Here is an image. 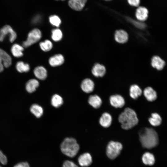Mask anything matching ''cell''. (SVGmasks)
<instances>
[{"label":"cell","mask_w":167,"mask_h":167,"mask_svg":"<svg viewBox=\"0 0 167 167\" xmlns=\"http://www.w3.org/2000/svg\"><path fill=\"white\" fill-rule=\"evenodd\" d=\"M87 0H69L68 4L72 9L80 11L84 7Z\"/></svg>","instance_id":"obj_11"},{"label":"cell","mask_w":167,"mask_h":167,"mask_svg":"<svg viewBox=\"0 0 167 167\" xmlns=\"http://www.w3.org/2000/svg\"><path fill=\"white\" fill-rule=\"evenodd\" d=\"M143 94L147 100L149 101H155L157 97L156 92L151 87L146 88L144 90Z\"/></svg>","instance_id":"obj_18"},{"label":"cell","mask_w":167,"mask_h":167,"mask_svg":"<svg viewBox=\"0 0 167 167\" xmlns=\"http://www.w3.org/2000/svg\"><path fill=\"white\" fill-rule=\"evenodd\" d=\"M50 23L53 26L58 27L61 24V21L59 17L55 15L49 16V18Z\"/></svg>","instance_id":"obj_31"},{"label":"cell","mask_w":167,"mask_h":167,"mask_svg":"<svg viewBox=\"0 0 167 167\" xmlns=\"http://www.w3.org/2000/svg\"><path fill=\"white\" fill-rule=\"evenodd\" d=\"M128 3L131 6H139L140 0H127Z\"/></svg>","instance_id":"obj_35"},{"label":"cell","mask_w":167,"mask_h":167,"mask_svg":"<svg viewBox=\"0 0 167 167\" xmlns=\"http://www.w3.org/2000/svg\"><path fill=\"white\" fill-rule=\"evenodd\" d=\"M60 148L63 154L69 157H73L78 152L79 146L75 139L67 137L62 142Z\"/></svg>","instance_id":"obj_3"},{"label":"cell","mask_w":167,"mask_h":167,"mask_svg":"<svg viewBox=\"0 0 167 167\" xmlns=\"http://www.w3.org/2000/svg\"><path fill=\"white\" fill-rule=\"evenodd\" d=\"M11 63V57L6 51L0 48V72L3 71L4 67H9Z\"/></svg>","instance_id":"obj_7"},{"label":"cell","mask_w":167,"mask_h":167,"mask_svg":"<svg viewBox=\"0 0 167 167\" xmlns=\"http://www.w3.org/2000/svg\"><path fill=\"white\" fill-rule=\"evenodd\" d=\"M41 36L40 30L37 28L34 29L29 32L27 40L23 42L22 46L24 48L28 47L39 41Z\"/></svg>","instance_id":"obj_5"},{"label":"cell","mask_w":167,"mask_h":167,"mask_svg":"<svg viewBox=\"0 0 167 167\" xmlns=\"http://www.w3.org/2000/svg\"><path fill=\"white\" fill-rule=\"evenodd\" d=\"M109 101L111 105L116 108H122L125 103L123 97L118 94L111 96L109 98Z\"/></svg>","instance_id":"obj_8"},{"label":"cell","mask_w":167,"mask_h":167,"mask_svg":"<svg viewBox=\"0 0 167 167\" xmlns=\"http://www.w3.org/2000/svg\"><path fill=\"white\" fill-rule=\"evenodd\" d=\"M62 167H78L73 162L66 160L65 161L62 165Z\"/></svg>","instance_id":"obj_33"},{"label":"cell","mask_w":167,"mask_h":167,"mask_svg":"<svg viewBox=\"0 0 167 167\" xmlns=\"http://www.w3.org/2000/svg\"><path fill=\"white\" fill-rule=\"evenodd\" d=\"M94 87V84L93 82L89 78H86L83 80L81 84L82 90L87 93L92 92L93 90Z\"/></svg>","instance_id":"obj_12"},{"label":"cell","mask_w":167,"mask_h":167,"mask_svg":"<svg viewBox=\"0 0 167 167\" xmlns=\"http://www.w3.org/2000/svg\"><path fill=\"white\" fill-rule=\"evenodd\" d=\"M142 93V91L140 87L136 84L131 85L130 88V95L133 99H137Z\"/></svg>","instance_id":"obj_24"},{"label":"cell","mask_w":167,"mask_h":167,"mask_svg":"<svg viewBox=\"0 0 167 167\" xmlns=\"http://www.w3.org/2000/svg\"><path fill=\"white\" fill-rule=\"evenodd\" d=\"M0 167H2L0 165Z\"/></svg>","instance_id":"obj_39"},{"label":"cell","mask_w":167,"mask_h":167,"mask_svg":"<svg viewBox=\"0 0 167 167\" xmlns=\"http://www.w3.org/2000/svg\"><path fill=\"white\" fill-rule=\"evenodd\" d=\"M63 56L60 54H56L51 57L49 59V64L52 66L55 67L62 65L64 62Z\"/></svg>","instance_id":"obj_15"},{"label":"cell","mask_w":167,"mask_h":167,"mask_svg":"<svg viewBox=\"0 0 167 167\" xmlns=\"http://www.w3.org/2000/svg\"><path fill=\"white\" fill-rule=\"evenodd\" d=\"M51 103L54 107H60L63 103V100L60 95L55 94L53 96L51 99Z\"/></svg>","instance_id":"obj_28"},{"label":"cell","mask_w":167,"mask_h":167,"mask_svg":"<svg viewBox=\"0 0 167 167\" xmlns=\"http://www.w3.org/2000/svg\"><path fill=\"white\" fill-rule=\"evenodd\" d=\"M7 162V158L6 156L0 150V162L3 165H6Z\"/></svg>","instance_id":"obj_34"},{"label":"cell","mask_w":167,"mask_h":167,"mask_svg":"<svg viewBox=\"0 0 167 167\" xmlns=\"http://www.w3.org/2000/svg\"><path fill=\"white\" fill-rule=\"evenodd\" d=\"M16 68L18 71L20 73L27 72L30 69L29 65L24 62L20 61L18 62L16 64Z\"/></svg>","instance_id":"obj_27"},{"label":"cell","mask_w":167,"mask_h":167,"mask_svg":"<svg viewBox=\"0 0 167 167\" xmlns=\"http://www.w3.org/2000/svg\"><path fill=\"white\" fill-rule=\"evenodd\" d=\"M118 120L124 129L128 130L136 125L139 120L135 112L133 109L127 108L118 117Z\"/></svg>","instance_id":"obj_2"},{"label":"cell","mask_w":167,"mask_h":167,"mask_svg":"<svg viewBox=\"0 0 167 167\" xmlns=\"http://www.w3.org/2000/svg\"><path fill=\"white\" fill-rule=\"evenodd\" d=\"M39 45L41 49L45 52L50 51L53 47L52 43L50 41L48 40L40 42Z\"/></svg>","instance_id":"obj_30"},{"label":"cell","mask_w":167,"mask_h":167,"mask_svg":"<svg viewBox=\"0 0 167 167\" xmlns=\"http://www.w3.org/2000/svg\"><path fill=\"white\" fill-rule=\"evenodd\" d=\"M112 118L108 113H103L99 119V123L103 127L107 128L109 127L112 123Z\"/></svg>","instance_id":"obj_17"},{"label":"cell","mask_w":167,"mask_h":167,"mask_svg":"<svg viewBox=\"0 0 167 167\" xmlns=\"http://www.w3.org/2000/svg\"><path fill=\"white\" fill-rule=\"evenodd\" d=\"M106 0V1H110V0Z\"/></svg>","instance_id":"obj_38"},{"label":"cell","mask_w":167,"mask_h":167,"mask_svg":"<svg viewBox=\"0 0 167 167\" xmlns=\"http://www.w3.org/2000/svg\"><path fill=\"white\" fill-rule=\"evenodd\" d=\"M6 36H9L11 42H13L17 37V34L12 27L9 25H6L0 29V41H2Z\"/></svg>","instance_id":"obj_6"},{"label":"cell","mask_w":167,"mask_h":167,"mask_svg":"<svg viewBox=\"0 0 167 167\" xmlns=\"http://www.w3.org/2000/svg\"><path fill=\"white\" fill-rule=\"evenodd\" d=\"M139 134L140 141L143 148L151 149L158 144V135L153 129L147 127L143 128L139 130Z\"/></svg>","instance_id":"obj_1"},{"label":"cell","mask_w":167,"mask_h":167,"mask_svg":"<svg viewBox=\"0 0 167 167\" xmlns=\"http://www.w3.org/2000/svg\"><path fill=\"white\" fill-rule=\"evenodd\" d=\"M150 124L154 126H158L160 125L162 122V119L160 116L157 113H153L151 114V116L148 119Z\"/></svg>","instance_id":"obj_26"},{"label":"cell","mask_w":167,"mask_h":167,"mask_svg":"<svg viewBox=\"0 0 167 167\" xmlns=\"http://www.w3.org/2000/svg\"><path fill=\"white\" fill-rule=\"evenodd\" d=\"M128 20L130 21L135 26L139 28H144L146 26L145 24L140 21H137L130 18L128 19Z\"/></svg>","instance_id":"obj_32"},{"label":"cell","mask_w":167,"mask_h":167,"mask_svg":"<svg viewBox=\"0 0 167 167\" xmlns=\"http://www.w3.org/2000/svg\"><path fill=\"white\" fill-rule=\"evenodd\" d=\"M78 162L79 165L81 166H88L92 163V156L88 153H84L79 156L78 158Z\"/></svg>","instance_id":"obj_10"},{"label":"cell","mask_w":167,"mask_h":167,"mask_svg":"<svg viewBox=\"0 0 167 167\" xmlns=\"http://www.w3.org/2000/svg\"><path fill=\"white\" fill-rule=\"evenodd\" d=\"M89 104L93 108L97 109L101 105L102 101L101 98L96 95L90 96L88 99Z\"/></svg>","instance_id":"obj_22"},{"label":"cell","mask_w":167,"mask_h":167,"mask_svg":"<svg viewBox=\"0 0 167 167\" xmlns=\"http://www.w3.org/2000/svg\"><path fill=\"white\" fill-rule=\"evenodd\" d=\"M35 76L40 80H44L47 77V71L44 67L40 66L36 67L33 71Z\"/></svg>","instance_id":"obj_20"},{"label":"cell","mask_w":167,"mask_h":167,"mask_svg":"<svg viewBox=\"0 0 167 167\" xmlns=\"http://www.w3.org/2000/svg\"><path fill=\"white\" fill-rule=\"evenodd\" d=\"M39 85V82L36 79H30L28 81L26 84V89L28 92L32 93L35 91Z\"/></svg>","instance_id":"obj_21"},{"label":"cell","mask_w":167,"mask_h":167,"mask_svg":"<svg viewBox=\"0 0 167 167\" xmlns=\"http://www.w3.org/2000/svg\"><path fill=\"white\" fill-rule=\"evenodd\" d=\"M122 148V145L120 142L114 141L109 142L106 148L107 156L111 159H114L120 154Z\"/></svg>","instance_id":"obj_4"},{"label":"cell","mask_w":167,"mask_h":167,"mask_svg":"<svg viewBox=\"0 0 167 167\" xmlns=\"http://www.w3.org/2000/svg\"><path fill=\"white\" fill-rule=\"evenodd\" d=\"M30 111L37 118L41 117L43 113L42 108L37 104L32 105L30 108Z\"/></svg>","instance_id":"obj_25"},{"label":"cell","mask_w":167,"mask_h":167,"mask_svg":"<svg viewBox=\"0 0 167 167\" xmlns=\"http://www.w3.org/2000/svg\"><path fill=\"white\" fill-rule=\"evenodd\" d=\"M56 0L58 1V0ZM61 0L64 1V0Z\"/></svg>","instance_id":"obj_37"},{"label":"cell","mask_w":167,"mask_h":167,"mask_svg":"<svg viewBox=\"0 0 167 167\" xmlns=\"http://www.w3.org/2000/svg\"><path fill=\"white\" fill-rule=\"evenodd\" d=\"M114 39L116 41L119 43H126L128 39V35L125 31L122 30H117L114 34Z\"/></svg>","instance_id":"obj_13"},{"label":"cell","mask_w":167,"mask_h":167,"mask_svg":"<svg viewBox=\"0 0 167 167\" xmlns=\"http://www.w3.org/2000/svg\"><path fill=\"white\" fill-rule=\"evenodd\" d=\"M148 10L143 6L138 7L136 10L135 15L138 21L143 22L148 18Z\"/></svg>","instance_id":"obj_9"},{"label":"cell","mask_w":167,"mask_h":167,"mask_svg":"<svg viewBox=\"0 0 167 167\" xmlns=\"http://www.w3.org/2000/svg\"><path fill=\"white\" fill-rule=\"evenodd\" d=\"M143 162L146 165H152L155 162V158L154 156L152 153L146 152L143 155L142 157Z\"/></svg>","instance_id":"obj_19"},{"label":"cell","mask_w":167,"mask_h":167,"mask_svg":"<svg viewBox=\"0 0 167 167\" xmlns=\"http://www.w3.org/2000/svg\"><path fill=\"white\" fill-rule=\"evenodd\" d=\"M14 167H30V166L27 162H21L16 164Z\"/></svg>","instance_id":"obj_36"},{"label":"cell","mask_w":167,"mask_h":167,"mask_svg":"<svg viewBox=\"0 0 167 167\" xmlns=\"http://www.w3.org/2000/svg\"><path fill=\"white\" fill-rule=\"evenodd\" d=\"M151 64L153 67L158 70H161L165 66V62L159 56H155L151 59Z\"/></svg>","instance_id":"obj_16"},{"label":"cell","mask_w":167,"mask_h":167,"mask_svg":"<svg viewBox=\"0 0 167 167\" xmlns=\"http://www.w3.org/2000/svg\"><path fill=\"white\" fill-rule=\"evenodd\" d=\"M62 33L61 31L58 28L54 29L52 31L51 38L55 41H60L62 38Z\"/></svg>","instance_id":"obj_29"},{"label":"cell","mask_w":167,"mask_h":167,"mask_svg":"<svg viewBox=\"0 0 167 167\" xmlns=\"http://www.w3.org/2000/svg\"><path fill=\"white\" fill-rule=\"evenodd\" d=\"M106 69L105 66L99 63L96 64L92 67V72L96 77H102L106 73Z\"/></svg>","instance_id":"obj_14"},{"label":"cell","mask_w":167,"mask_h":167,"mask_svg":"<svg viewBox=\"0 0 167 167\" xmlns=\"http://www.w3.org/2000/svg\"><path fill=\"white\" fill-rule=\"evenodd\" d=\"M24 47L18 44H13L11 48V52L13 55L16 58H19L23 56Z\"/></svg>","instance_id":"obj_23"}]
</instances>
